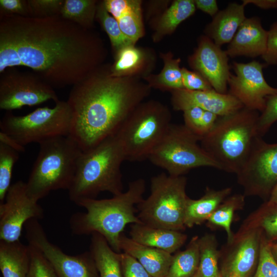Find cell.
<instances>
[{
	"mask_svg": "<svg viewBox=\"0 0 277 277\" xmlns=\"http://www.w3.org/2000/svg\"><path fill=\"white\" fill-rule=\"evenodd\" d=\"M220 277H223L222 275Z\"/></svg>",
	"mask_w": 277,
	"mask_h": 277,
	"instance_id": "11a10c76",
	"label": "cell"
},
{
	"mask_svg": "<svg viewBox=\"0 0 277 277\" xmlns=\"http://www.w3.org/2000/svg\"><path fill=\"white\" fill-rule=\"evenodd\" d=\"M194 2L196 8L212 17L219 11L215 0H195Z\"/></svg>",
	"mask_w": 277,
	"mask_h": 277,
	"instance_id": "7dc6e473",
	"label": "cell"
},
{
	"mask_svg": "<svg viewBox=\"0 0 277 277\" xmlns=\"http://www.w3.org/2000/svg\"><path fill=\"white\" fill-rule=\"evenodd\" d=\"M29 17L43 18L61 15L64 0H27Z\"/></svg>",
	"mask_w": 277,
	"mask_h": 277,
	"instance_id": "f35d334b",
	"label": "cell"
},
{
	"mask_svg": "<svg viewBox=\"0 0 277 277\" xmlns=\"http://www.w3.org/2000/svg\"><path fill=\"white\" fill-rule=\"evenodd\" d=\"M258 111L245 107L219 116L212 130L200 141L202 147L221 166L236 174L246 162L256 137Z\"/></svg>",
	"mask_w": 277,
	"mask_h": 277,
	"instance_id": "5b68a950",
	"label": "cell"
},
{
	"mask_svg": "<svg viewBox=\"0 0 277 277\" xmlns=\"http://www.w3.org/2000/svg\"><path fill=\"white\" fill-rule=\"evenodd\" d=\"M263 232L259 228L243 223L223 249V277H249L258 265Z\"/></svg>",
	"mask_w": 277,
	"mask_h": 277,
	"instance_id": "2e32d148",
	"label": "cell"
},
{
	"mask_svg": "<svg viewBox=\"0 0 277 277\" xmlns=\"http://www.w3.org/2000/svg\"><path fill=\"white\" fill-rule=\"evenodd\" d=\"M267 65L256 61L247 63L233 62L228 81V93L250 110L262 112L267 96L277 93V88L265 80L263 70Z\"/></svg>",
	"mask_w": 277,
	"mask_h": 277,
	"instance_id": "9a60e30c",
	"label": "cell"
},
{
	"mask_svg": "<svg viewBox=\"0 0 277 277\" xmlns=\"http://www.w3.org/2000/svg\"><path fill=\"white\" fill-rule=\"evenodd\" d=\"M266 202L271 204H277V184L273 188L269 199Z\"/></svg>",
	"mask_w": 277,
	"mask_h": 277,
	"instance_id": "f907efd6",
	"label": "cell"
},
{
	"mask_svg": "<svg viewBox=\"0 0 277 277\" xmlns=\"http://www.w3.org/2000/svg\"><path fill=\"white\" fill-rule=\"evenodd\" d=\"M245 196L242 194H234L228 196L215 209L207 220L208 227H222L227 234V242L234 236L231 225L235 211L241 210L245 205Z\"/></svg>",
	"mask_w": 277,
	"mask_h": 277,
	"instance_id": "4316f807",
	"label": "cell"
},
{
	"mask_svg": "<svg viewBox=\"0 0 277 277\" xmlns=\"http://www.w3.org/2000/svg\"><path fill=\"white\" fill-rule=\"evenodd\" d=\"M30 250L19 241H0V270L3 277H27Z\"/></svg>",
	"mask_w": 277,
	"mask_h": 277,
	"instance_id": "d4e9b609",
	"label": "cell"
},
{
	"mask_svg": "<svg viewBox=\"0 0 277 277\" xmlns=\"http://www.w3.org/2000/svg\"><path fill=\"white\" fill-rule=\"evenodd\" d=\"M165 277H172V276H170L167 275V276H165Z\"/></svg>",
	"mask_w": 277,
	"mask_h": 277,
	"instance_id": "db71d44e",
	"label": "cell"
},
{
	"mask_svg": "<svg viewBox=\"0 0 277 277\" xmlns=\"http://www.w3.org/2000/svg\"><path fill=\"white\" fill-rule=\"evenodd\" d=\"M244 195L269 199L277 184V143L256 137L244 164L236 174Z\"/></svg>",
	"mask_w": 277,
	"mask_h": 277,
	"instance_id": "8fae6325",
	"label": "cell"
},
{
	"mask_svg": "<svg viewBox=\"0 0 277 277\" xmlns=\"http://www.w3.org/2000/svg\"><path fill=\"white\" fill-rule=\"evenodd\" d=\"M142 55L133 45L125 47L117 52L116 60L110 69L113 76H121L133 71L141 64Z\"/></svg>",
	"mask_w": 277,
	"mask_h": 277,
	"instance_id": "e575fe53",
	"label": "cell"
},
{
	"mask_svg": "<svg viewBox=\"0 0 277 277\" xmlns=\"http://www.w3.org/2000/svg\"><path fill=\"white\" fill-rule=\"evenodd\" d=\"M21 66V62L15 46L8 39L0 35V73L8 68Z\"/></svg>",
	"mask_w": 277,
	"mask_h": 277,
	"instance_id": "60d3db41",
	"label": "cell"
},
{
	"mask_svg": "<svg viewBox=\"0 0 277 277\" xmlns=\"http://www.w3.org/2000/svg\"><path fill=\"white\" fill-rule=\"evenodd\" d=\"M229 56L225 50L207 36L200 39L197 48L190 57L191 66L210 83L216 92L228 93L230 75Z\"/></svg>",
	"mask_w": 277,
	"mask_h": 277,
	"instance_id": "e0dca14e",
	"label": "cell"
},
{
	"mask_svg": "<svg viewBox=\"0 0 277 277\" xmlns=\"http://www.w3.org/2000/svg\"><path fill=\"white\" fill-rule=\"evenodd\" d=\"M230 187L215 190L207 187L204 194L200 199L188 198L185 212L184 224L191 228L207 221L217 207L230 195Z\"/></svg>",
	"mask_w": 277,
	"mask_h": 277,
	"instance_id": "cb8c5ba5",
	"label": "cell"
},
{
	"mask_svg": "<svg viewBox=\"0 0 277 277\" xmlns=\"http://www.w3.org/2000/svg\"><path fill=\"white\" fill-rule=\"evenodd\" d=\"M184 88L192 91H205L213 89L210 83L200 73L182 68Z\"/></svg>",
	"mask_w": 277,
	"mask_h": 277,
	"instance_id": "b9f144b4",
	"label": "cell"
},
{
	"mask_svg": "<svg viewBox=\"0 0 277 277\" xmlns=\"http://www.w3.org/2000/svg\"><path fill=\"white\" fill-rule=\"evenodd\" d=\"M19 153L0 143V204L4 202L11 185L13 168L19 159Z\"/></svg>",
	"mask_w": 277,
	"mask_h": 277,
	"instance_id": "836d02e7",
	"label": "cell"
},
{
	"mask_svg": "<svg viewBox=\"0 0 277 277\" xmlns=\"http://www.w3.org/2000/svg\"><path fill=\"white\" fill-rule=\"evenodd\" d=\"M267 35L259 17H246L225 51L232 58L262 56L266 51Z\"/></svg>",
	"mask_w": 277,
	"mask_h": 277,
	"instance_id": "d6986e66",
	"label": "cell"
},
{
	"mask_svg": "<svg viewBox=\"0 0 277 277\" xmlns=\"http://www.w3.org/2000/svg\"><path fill=\"white\" fill-rule=\"evenodd\" d=\"M24 227L28 244L42 252L50 262L58 277H99L90 251L76 255L65 253L48 240L37 219L29 220Z\"/></svg>",
	"mask_w": 277,
	"mask_h": 277,
	"instance_id": "4fadbf2b",
	"label": "cell"
},
{
	"mask_svg": "<svg viewBox=\"0 0 277 277\" xmlns=\"http://www.w3.org/2000/svg\"><path fill=\"white\" fill-rule=\"evenodd\" d=\"M52 108L41 107L22 116L7 111L0 122V131L25 147L52 137L70 135L72 116L67 101L58 100Z\"/></svg>",
	"mask_w": 277,
	"mask_h": 277,
	"instance_id": "30bf717a",
	"label": "cell"
},
{
	"mask_svg": "<svg viewBox=\"0 0 277 277\" xmlns=\"http://www.w3.org/2000/svg\"><path fill=\"white\" fill-rule=\"evenodd\" d=\"M0 35L15 46L22 66L52 87L74 86L95 70L105 55L100 39L61 15H1Z\"/></svg>",
	"mask_w": 277,
	"mask_h": 277,
	"instance_id": "6da1fadb",
	"label": "cell"
},
{
	"mask_svg": "<svg viewBox=\"0 0 277 277\" xmlns=\"http://www.w3.org/2000/svg\"><path fill=\"white\" fill-rule=\"evenodd\" d=\"M180 58L165 60L164 67L158 77L159 84L173 91L184 89L182 82V69L180 67Z\"/></svg>",
	"mask_w": 277,
	"mask_h": 277,
	"instance_id": "8d00e7d4",
	"label": "cell"
},
{
	"mask_svg": "<svg viewBox=\"0 0 277 277\" xmlns=\"http://www.w3.org/2000/svg\"><path fill=\"white\" fill-rule=\"evenodd\" d=\"M262 58L267 65L277 64V22L273 23L268 30L266 49Z\"/></svg>",
	"mask_w": 277,
	"mask_h": 277,
	"instance_id": "f6af8a7d",
	"label": "cell"
},
{
	"mask_svg": "<svg viewBox=\"0 0 277 277\" xmlns=\"http://www.w3.org/2000/svg\"><path fill=\"white\" fill-rule=\"evenodd\" d=\"M204 111L203 109L197 107L189 108L183 111L184 125L195 135Z\"/></svg>",
	"mask_w": 277,
	"mask_h": 277,
	"instance_id": "bcb514c9",
	"label": "cell"
},
{
	"mask_svg": "<svg viewBox=\"0 0 277 277\" xmlns=\"http://www.w3.org/2000/svg\"><path fill=\"white\" fill-rule=\"evenodd\" d=\"M43 208L27 194L26 183L11 184L4 201L0 204V241H19L23 226L31 219L44 217Z\"/></svg>",
	"mask_w": 277,
	"mask_h": 277,
	"instance_id": "5bb4252c",
	"label": "cell"
},
{
	"mask_svg": "<svg viewBox=\"0 0 277 277\" xmlns=\"http://www.w3.org/2000/svg\"><path fill=\"white\" fill-rule=\"evenodd\" d=\"M53 87L37 74L17 70L1 74L0 108L7 111L59 99Z\"/></svg>",
	"mask_w": 277,
	"mask_h": 277,
	"instance_id": "7c38bea8",
	"label": "cell"
},
{
	"mask_svg": "<svg viewBox=\"0 0 277 277\" xmlns=\"http://www.w3.org/2000/svg\"><path fill=\"white\" fill-rule=\"evenodd\" d=\"M195 7L192 0L174 1L161 19V29L168 33L173 31L179 24L194 13Z\"/></svg>",
	"mask_w": 277,
	"mask_h": 277,
	"instance_id": "1f68e13d",
	"label": "cell"
},
{
	"mask_svg": "<svg viewBox=\"0 0 277 277\" xmlns=\"http://www.w3.org/2000/svg\"><path fill=\"white\" fill-rule=\"evenodd\" d=\"M253 4L263 9L277 8V0H243L242 4L245 6Z\"/></svg>",
	"mask_w": 277,
	"mask_h": 277,
	"instance_id": "c3c4849f",
	"label": "cell"
},
{
	"mask_svg": "<svg viewBox=\"0 0 277 277\" xmlns=\"http://www.w3.org/2000/svg\"><path fill=\"white\" fill-rule=\"evenodd\" d=\"M138 105L114 134L125 161L130 162L148 159L171 124L169 113L163 106L154 103Z\"/></svg>",
	"mask_w": 277,
	"mask_h": 277,
	"instance_id": "ba28073f",
	"label": "cell"
},
{
	"mask_svg": "<svg viewBox=\"0 0 277 277\" xmlns=\"http://www.w3.org/2000/svg\"><path fill=\"white\" fill-rule=\"evenodd\" d=\"M96 3L93 0H64L61 16L89 29L96 15Z\"/></svg>",
	"mask_w": 277,
	"mask_h": 277,
	"instance_id": "f546056e",
	"label": "cell"
},
{
	"mask_svg": "<svg viewBox=\"0 0 277 277\" xmlns=\"http://www.w3.org/2000/svg\"><path fill=\"white\" fill-rule=\"evenodd\" d=\"M90 252L99 277H123L121 253L114 251L100 234H91Z\"/></svg>",
	"mask_w": 277,
	"mask_h": 277,
	"instance_id": "484cf974",
	"label": "cell"
},
{
	"mask_svg": "<svg viewBox=\"0 0 277 277\" xmlns=\"http://www.w3.org/2000/svg\"><path fill=\"white\" fill-rule=\"evenodd\" d=\"M103 4L107 11L116 20L122 31L134 43L142 36L140 1L106 0Z\"/></svg>",
	"mask_w": 277,
	"mask_h": 277,
	"instance_id": "603a6c76",
	"label": "cell"
},
{
	"mask_svg": "<svg viewBox=\"0 0 277 277\" xmlns=\"http://www.w3.org/2000/svg\"><path fill=\"white\" fill-rule=\"evenodd\" d=\"M29 245L30 262L27 277H58L54 268L42 252Z\"/></svg>",
	"mask_w": 277,
	"mask_h": 277,
	"instance_id": "74e56055",
	"label": "cell"
},
{
	"mask_svg": "<svg viewBox=\"0 0 277 277\" xmlns=\"http://www.w3.org/2000/svg\"><path fill=\"white\" fill-rule=\"evenodd\" d=\"M145 181L137 179L128 184L127 190L110 199H84L76 205L85 212H77L70 217L72 232L75 235L97 233L107 241L111 248L121 253L120 238L128 224L143 223L136 215V206L144 198Z\"/></svg>",
	"mask_w": 277,
	"mask_h": 277,
	"instance_id": "3957f363",
	"label": "cell"
},
{
	"mask_svg": "<svg viewBox=\"0 0 277 277\" xmlns=\"http://www.w3.org/2000/svg\"><path fill=\"white\" fill-rule=\"evenodd\" d=\"M121 77L96 68L72 86L67 101L72 112L70 136L83 151L113 135L146 95Z\"/></svg>",
	"mask_w": 277,
	"mask_h": 277,
	"instance_id": "7a4b0ae2",
	"label": "cell"
},
{
	"mask_svg": "<svg viewBox=\"0 0 277 277\" xmlns=\"http://www.w3.org/2000/svg\"><path fill=\"white\" fill-rule=\"evenodd\" d=\"M96 16L108 34L112 47L117 52L133 45L134 43L122 31L116 20L107 11L103 2L97 8Z\"/></svg>",
	"mask_w": 277,
	"mask_h": 277,
	"instance_id": "d6a6232c",
	"label": "cell"
},
{
	"mask_svg": "<svg viewBox=\"0 0 277 277\" xmlns=\"http://www.w3.org/2000/svg\"><path fill=\"white\" fill-rule=\"evenodd\" d=\"M130 235L138 243L171 254L180 249L187 239V235L180 231L153 227L143 223L131 224Z\"/></svg>",
	"mask_w": 277,
	"mask_h": 277,
	"instance_id": "7402d4cb",
	"label": "cell"
},
{
	"mask_svg": "<svg viewBox=\"0 0 277 277\" xmlns=\"http://www.w3.org/2000/svg\"><path fill=\"white\" fill-rule=\"evenodd\" d=\"M245 7L242 4L233 2L229 3L224 9L219 10L207 26L206 36L220 47L230 43L246 18Z\"/></svg>",
	"mask_w": 277,
	"mask_h": 277,
	"instance_id": "44dd1931",
	"label": "cell"
},
{
	"mask_svg": "<svg viewBox=\"0 0 277 277\" xmlns=\"http://www.w3.org/2000/svg\"><path fill=\"white\" fill-rule=\"evenodd\" d=\"M172 102L176 110L183 111L189 108L197 107L219 116L229 115L244 107L240 102L228 93H220L214 89L175 90L172 92Z\"/></svg>",
	"mask_w": 277,
	"mask_h": 277,
	"instance_id": "ac0fdd59",
	"label": "cell"
},
{
	"mask_svg": "<svg viewBox=\"0 0 277 277\" xmlns=\"http://www.w3.org/2000/svg\"><path fill=\"white\" fill-rule=\"evenodd\" d=\"M200 264L199 270L202 277H220L218 260L220 251L215 236L207 233L199 239Z\"/></svg>",
	"mask_w": 277,
	"mask_h": 277,
	"instance_id": "f1b7e54d",
	"label": "cell"
},
{
	"mask_svg": "<svg viewBox=\"0 0 277 277\" xmlns=\"http://www.w3.org/2000/svg\"><path fill=\"white\" fill-rule=\"evenodd\" d=\"M125 161L123 149L114 135L82 151L68 190L70 200L76 204L84 199H96L102 192L113 195L123 192L121 167Z\"/></svg>",
	"mask_w": 277,
	"mask_h": 277,
	"instance_id": "277c9868",
	"label": "cell"
},
{
	"mask_svg": "<svg viewBox=\"0 0 277 277\" xmlns=\"http://www.w3.org/2000/svg\"><path fill=\"white\" fill-rule=\"evenodd\" d=\"M39 149L28 181V195L38 201L51 191L68 190L82 152L69 135L60 136L40 143Z\"/></svg>",
	"mask_w": 277,
	"mask_h": 277,
	"instance_id": "8992f818",
	"label": "cell"
},
{
	"mask_svg": "<svg viewBox=\"0 0 277 277\" xmlns=\"http://www.w3.org/2000/svg\"><path fill=\"white\" fill-rule=\"evenodd\" d=\"M200 138L184 124H171L148 159L172 176H183L191 169L220 165L202 147Z\"/></svg>",
	"mask_w": 277,
	"mask_h": 277,
	"instance_id": "9c48e42d",
	"label": "cell"
},
{
	"mask_svg": "<svg viewBox=\"0 0 277 277\" xmlns=\"http://www.w3.org/2000/svg\"><path fill=\"white\" fill-rule=\"evenodd\" d=\"M191 277H202L199 270V268L196 272Z\"/></svg>",
	"mask_w": 277,
	"mask_h": 277,
	"instance_id": "f5cc1de1",
	"label": "cell"
},
{
	"mask_svg": "<svg viewBox=\"0 0 277 277\" xmlns=\"http://www.w3.org/2000/svg\"><path fill=\"white\" fill-rule=\"evenodd\" d=\"M187 178L162 172L153 176L150 193L137 205V216L144 224L153 227L182 231L189 197Z\"/></svg>",
	"mask_w": 277,
	"mask_h": 277,
	"instance_id": "52a82bcc",
	"label": "cell"
},
{
	"mask_svg": "<svg viewBox=\"0 0 277 277\" xmlns=\"http://www.w3.org/2000/svg\"><path fill=\"white\" fill-rule=\"evenodd\" d=\"M243 223L260 228L266 239L271 242L277 239V204L266 202Z\"/></svg>",
	"mask_w": 277,
	"mask_h": 277,
	"instance_id": "4dcf8cb0",
	"label": "cell"
},
{
	"mask_svg": "<svg viewBox=\"0 0 277 277\" xmlns=\"http://www.w3.org/2000/svg\"><path fill=\"white\" fill-rule=\"evenodd\" d=\"M121 251L138 261L153 277L168 274L173 255L165 251L138 243L122 234L120 238Z\"/></svg>",
	"mask_w": 277,
	"mask_h": 277,
	"instance_id": "ffe728a7",
	"label": "cell"
},
{
	"mask_svg": "<svg viewBox=\"0 0 277 277\" xmlns=\"http://www.w3.org/2000/svg\"><path fill=\"white\" fill-rule=\"evenodd\" d=\"M12 15L29 17L27 0H1L0 16Z\"/></svg>",
	"mask_w": 277,
	"mask_h": 277,
	"instance_id": "ee69618b",
	"label": "cell"
},
{
	"mask_svg": "<svg viewBox=\"0 0 277 277\" xmlns=\"http://www.w3.org/2000/svg\"><path fill=\"white\" fill-rule=\"evenodd\" d=\"M123 277H153L145 268L131 255L121 253Z\"/></svg>",
	"mask_w": 277,
	"mask_h": 277,
	"instance_id": "7bdbcfd3",
	"label": "cell"
},
{
	"mask_svg": "<svg viewBox=\"0 0 277 277\" xmlns=\"http://www.w3.org/2000/svg\"><path fill=\"white\" fill-rule=\"evenodd\" d=\"M277 121V93L267 97L264 110L258 117L256 131L263 137L271 126Z\"/></svg>",
	"mask_w": 277,
	"mask_h": 277,
	"instance_id": "ab89813d",
	"label": "cell"
},
{
	"mask_svg": "<svg viewBox=\"0 0 277 277\" xmlns=\"http://www.w3.org/2000/svg\"><path fill=\"white\" fill-rule=\"evenodd\" d=\"M270 246L272 253L277 262V242L275 243L271 242Z\"/></svg>",
	"mask_w": 277,
	"mask_h": 277,
	"instance_id": "816d5d0a",
	"label": "cell"
},
{
	"mask_svg": "<svg viewBox=\"0 0 277 277\" xmlns=\"http://www.w3.org/2000/svg\"><path fill=\"white\" fill-rule=\"evenodd\" d=\"M270 245L271 242L263 234L258 264L252 277H277V262L272 253Z\"/></svg>",
	"mask_w": 277,
	"mask_h": 277,
	"instance_id": "d590c367",
	"label": "cell"
},
{
	"mask_svg": "<svg viewBox=\"0 0 277 277\" xmlns=\"http://www.w3.org/2000/svg\"><path fill=\"white\" fill-rule=\"evenodd\" d=\"M0 143L7 145L18 152H23L25 150L24 146L20 145L14 138L2 131H0Z\"/></svg>",
	"mask_w": 277,
	"mask_h": 277,
	"instance_id": "681fc988",
	"label": "cell"
},
{
	"mask_svg": "<svg viewBox=\"0 0 277 277\" xmlns=\"http://www.w3.org/2000/svg\"><path fill=\"white\" fill-rule=\"evenodd\" d=\"M197 236H193L186 248L173 255L168 275L172 277H191L197 270L200 252Z\"/></svg>",
	"mask_w": 277,
	"mask_h": 277,
	"instance_id": "83f0119b",
	"label": "cell"
}]
</instances>
